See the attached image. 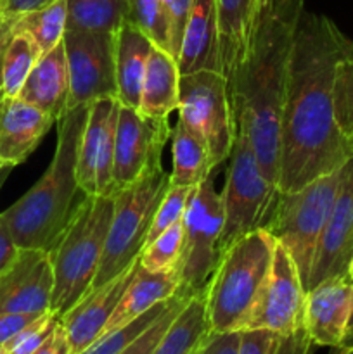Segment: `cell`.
Masks as SVG:
<instances>
[{
	"mask_svg": "<svg viewBox=\"0 0 353 354\" xmlns=\"http://www.w3.org/2000/svg\"><path fill=\"white\" fill-rule=\"evenodd\" d=\"M258 6L260 0H217L220 68L228 85L244 55Z\"/></svg>",
	"mask_w": 353,
	"mask_h": 354,
	"instance_id": "cell-24",
	"label": "cell"
},
{
	"mask_svg": "<svg viewBox=\"0 0 353 354\" xmlns=\"http://www.w3.org/2000/svg\"><path fill=\"white\" fill-rule=\"evenodd\" d=\"M137 266L138 259L116 279L109 280L99 289L90 290L78 304L59 318L68 335L73 354L83 353L104 334V328L113 317L121 296L137 273Z\"/></svg>",
	"mask_w": 353,
	"mask_h": 354,
	"instance_id": "cell-18",
	"label": "cell"
},
{
	"mask_svg": "<svg viewBox=\"0 0 353 354\" xmlns=\"http://www.w3.org/2000/svg\"><path fill=\"white\" fill-rule=\"evenodd\" d=\"M341 169L343 166L318 176L294 192H279L272 218L265 227L289 251L305 289L318 241L338 196Z\"/></svg>",
	"mask_w": 353,
	"mask_h": 354,
	"instance_id": "cell-7",
	"label": "cell"
},
{
	"mask_svg": "<svg viewBox=\"0 0 353 354\" xmlns=\"http://www.w3.org/2000/svg\"><path fill=\"white\" fill-rule=\"evenodd\" d=\"M346 40L327 16L303 10L280 114L279 192L300 190L353 156L334 111L336 66Z\"/></svg>",
	"mask_w": 353,
	"mask_h": 354,
	"instance_id": "cell-1",
	"label": "cell"
},
{
	"mask_svg": "<svg viewBox=\"0 0 353 354\" xmlns=\"http://www.w3.org/2000/svg\"><path fill=\"white\" fill-rule=\"evenodd\" d=\"M54 118L19 97L0 99V169L30 158L51 130Z\"/></svg>",
	"mask_w": 353,
	"mask_h": 354,
	"instance_id": "cell-19",
	"label": "cell"
},
{
	"mask_svg": "<svg viewBox=\"0 0 353 354\" xmlns=\"http://www.w3.org/2000/svg\"><path fill=\"white\" fill-rule=\"evenodd\" d=\"M180 69L175 55L152 47L145 68L141 93V111L144 116L168 120L170 114L179 109Z\"/></svg>",
	"mask_w": 353,
	"mask_h": 354,
	"instance_id": "cell-25",
	"label": "cell"
},
{
	"mask_svg": "<svg viewBox=\"0 0 353 354\" xmlns=\"http://www.w3.org/2000/svg\"><path fill=\"white\" fill-rule=\"evenodd\" d=\"M170 133L168 120L149 118L138 109L120 106L114 140V196L137 182L149 166L161 162Z\"/></svg>",
	"mask_w": 353,
	"mask_h": 354,
	"instance_id": "cell-14",
	"label": "cell"
},
{
	"mask_svg": "<svg viewBox=\"0 0 353 354\" xmlns=\"http://www.w3.org/2000/svg\"><path fill=\"white\" fill-rule=\"evenodd\" d=\"M118 97L93 100L78 147L76 180L85 196H114V140L120 114Z\"/></svg>",
	"mask_w": 353,
	"mask_h": 354,
	"instance_id": "cell-13",
	"label": "cell"
},
{
	"mask_svg": "<svg viewBox=\"0 0 353 354\" xmlns=\"http://www.w3.org/2000/svg\"><path fill=\"white\" fill-rule=\"evenodd\" d=\"M170 187L161 162L149 166L141 178L114 196V211L106 248L92 289H99L134 265L145 248L156 209ZM90 289V290H92Z\"/></svg>",
	"mask_w": 353,
	"mask_h": 354,
	"instance_id": "cell-6",
	"label": "cell"
},
{
	"mask_svg": "<svg viewBox=\"0 0 353 354\" xmlns=\"http://www.w3.org/2000/svg\"><path fill=\"white\" fill-rule=\"evenodd\" d=\"M114 196H85L48 251L54 273L51 311L61 318L92 289L106 248Z\"/></svg>",
	"mask_w": 353,
	"mask_h": 354,
	"instance_id": "cell-4",
	"label": "cell"
},
{
	"mask_svg": "<svg viewBox=\"0 0 353 354\" xmlns=\"http://www.w3.org/2000/svg\"><path fill=\"white\" fill-rule=\"evenodd\" d=\"M66 30L71 31L114 35L128 19L127 0H66Z\"/></svg>",
	"mask_w": 353,
	"mask_h": 354,
	"instance_id": "cell-28",
	"label": "cell"
},
{
	"mask_svg": "<svg viewBox=\"0 0 353 354\" xmlns=\"http://www.w3.org/2000/svg\"><path fill=\"white\" fill-rule=\"evenodd\" d=\"M192 190H194L192 187H175V185L168 187L161 204H159L158 209H156L154 218H152V223H151V228H149L145 245H149L154 239H158L166 228H170L172 225H175L176 221L182 220Z\"/></svg>",
	"mask_w": 353,
	"mask_h": 354,
	"instance_id": "cell-35",
	"label": "cell"
},
{
	"mask_svg": "<svg viewBox=\"0 0 353 354\" xmlns=\"http://www.w3.org/2000/svg\"><path fill=\"white\" fill-rule=\"evenodd\" d=\"M66 19H68L66 0H54L42 9L19 17L12 24L14 28L28 31L40 47L42 54H47L59 44H62L66 33Z\"/></svg>",
	"mask_w": 353,
	"mask_h": 354,
	"instance_id": "cell-30",
	"label": "cell"
},
{
	"mask_svg": "<svg viewBox=\"0 0 353 354\" xmlns=\"http://www.w3.org/2000/svg\"><path fill=\"white\" fill-rule=\"evenodd\" d=\"M180 75L220 68L217 0H192L179 57Z\"/></svg>",
	"mask_w": 353,
	"mask_h": 354,
	"instance_id": "cell-20",
	"label": "cell"
},
{
	"mask_svg": "<svg viewBox=\"0 0 353 354\" xmlns=\"http://www.w3.org/2000/svg\"><path fill=\"white\" fill-rule=\"evenodd\" d=\"M38 317L40 315H0V344L9 342L14 335L19 334L23 328H26Z\"/></svg>",
	"mask_w": 353,
	"mask_h": 354,
	"instance_id": "cell-43",
	"label": "cell"
},
{
	"mask_svg": "<svg viewBox=\"0 0 353 354\" xmlns=\"http://www.w3.org/2000/svg\"><path fill=\"white\" fill-rule=\"evenodd\" d=\"M62 44L69 71L68 109L118 97L114 35L66 30Z\"/></svg>",
	"mask_w": 353,
	"mask_h": 354,
	"instance_id": "cell-11",
	"label": "cell"
},
{
	"mask_svg": "<svg viewBox=\"0 0 353 354\" xmlns=\"http://www.w3.org/2000/svg\"><path fill=\"white\" fill-rule=\"evenodd\" d=\"M35 354H73L71 346H69L68 341V335H66V330L64 327H62L61 320H59L57 327H55L51 339H48V341Z\"/></svg>",
	"mask_w": 353,
	"mask_h": 354,
	"instance_id": "cell-45",
	"label": "cell"
},
{
	"mask_svg": "<svg viewBox=\"0 0 353 354\" xmlns=\"http://www.w3.org/2000/svg\"><path fill=\"white\" fill-rule=\"evenodd\" d=\"M12 23L14 21L6 19V17L0 16V99L3 97V90H2V59H3V50H6L7 40H9L10 30H12Z\"/></svg>",
	"mask_w": 353,
	"mask_h": 354,
	"instance_id": "cell-46",
	"label": "cell"
},
{
	"mask_svg": "<svg viewBox=\"0 0 353 354\" xmlns=\"http://www.w3.org/2000/svg\"><path fill=\"white\" fill-rule=\"evenodd\" d=\"M277 239L266 228L251 232L221 251L204 289L210 332H242L272 266Z\"/></svg>",
	"mask_w": 353,
	"mask_h": 354,
	"instance_id": "cell-5",
	"label": "cell"
},
{
	"mask_svg": "<svg viewBox=\"0 0 353 354\" xmlns=\"http://www.w3.org/2000/svg\"><path fill=\"white\" fill-rule=\"evenodd\" d=\"M329 354H353V353L345 351V349H341V348H331V353Z\"/></svg>",
	"mask_w": 353,
	"mask_h": 354,
	"instance_id": "cell-49",
	"label": "cell"
},
{
	"mask_svg": "<svg viewBox=\"0 0 353 354\" xmlns=\"http://www.w3.org/2000/svg\"><path fill=\"white\" fill-rule=\"evenodd\" d=\"M152 47L154 44L130 19H125L114 33V69L121 106L132 109L141 106L142 83Z\"/></svg>",
	"mask_w": 353,
	"mask_h": 354,
	"instance_id": "cell-21",
	"label": "cell"
},
{
	"mask_svg": "<svg viewBox=\"0 0 353 354\" xmlns=\"http://www.w3.org/2000/svg\"><path fill=\"white\" fill-rule=\"evenodd\" d=\"M277 339L270 330H242L239 354H273Z\"/></svg>",
	"mask_w": 353,
	"mask_h": 354,
	"instance_id": "cell-39",
	"label": "cell"
},
{
	"mask_svg": "<svg viewBox=\"0 0 353 354\" xmlns=\"http://www.w3.org/2000/svg\"><path fill=\"white\" fill-rule=\"evenodd\" d=\"M227 161V176L220 192L224 203V228L218 242L220 254L244 235L265 228L279 196V189L263 175L248 135L241 128H237Z\"/></svg>",
	"mask_w": 353,
	"mask_h": 354,
	"instance_id": "cell-8",
	"label": "cell"
},
{
	"mask_svg": "<svg viewBox=\"0 0 353 354\" xmlns=\"http://www.w3.org/2000/svg\"><path fill=\"white\" fill-rule=\"evenodd\" d=\"M353 315V282L346 273L322 280L307 290L305 328L314 346L339 348Z\"/></svg>",
	"mask_w": 353,
	"mask_h": 354,
	"instance_id": "cell-17",
	"label": "cell"
},
{
	"mask_svg": "<svg viewBox=\"0 0 353 354\" xmlns=\"http://www.w3.org/2000/svg\"><path fill=\"white\" fill-rule=\"evenodd\" d=\"M241 332H210L196 354H239Z\"/></svg>",
	"mask_w": 353,
	"mask_h": 354,
	"instance_id": "cell-40",
	"label": "cell"
},
{
	"mask_svg": "<svg viewBox=\"0 0 353 354\" xmlns=\"http://www.w3.org/2000/svg\"><path fill=\"white\" fill-rule=\"evenodd\" d=\"M172 137V173L170 185L197 187L211 175L210 152L206 142L197 131L187 127L182 120L176 121L170 133Z\"/></svg>",
	"mask_w": 353,
	"mask_h": 354,
	"instance_id": "cell-26",
	"label": "cell"
},
{
	"mask_svg": "<svg viewBox=\"0 0 353 354\" xmlns=\"http://www.w3.org/2000/svg\"><path fill=\"white\" fill-rule=\"evenodd\" d=\"M311 349H314V342L307 328L303 327L293 334L279 335L273 354H311Z\"/></svg>",
	"mask_w": 353,
	"mask_h": 354,
	"instance_id": "cell-41",
	"label": "cell"
},
{
	"mask_svg": "<svg viewBox=\"0 0 353 354\" xmlns=\"http://www.w3.org/2000/svg\"><path fill=\"white\" fill-rule=\"evenodd\" d=\"M57 324L59 317H55L52 311L40 315L37 320L31 322L26 328L3 344V354H35L51 339Z\"/></svg>",
	"mask_w": 353,
	"mask_h": 354,
	"instance_id": "cell-36",
	"label": "cell"
},
{
	"mask_svg": "<svg viewBox=\"0 0 353 354\" xmlns=\"http://www.w3.org/2000/svg\"><path fill=\"white\" fill-rule=\"evenodd\" d=\"M189 299L190 297L176 294V296L170 301V306L166 308L165 313H163L161 317H159L158 320L147 328V330L142 332V334L138 335L130 346H127V348H125L120 354H152L154 348L158 346V342L161 341V337L165 335L166 328H168L170 324L175 320L179 311L182 310L183 304H185Z\"/></svg>",
	"mask_w": 353,
	"mask_h": 354,
	"instance_id": "cell-37",
	"label": "cell"
},
{
	"mask_svg": "<svg viewBox=\"0 0 353 354\" xmlns=\"http://www.w3.org/2000/svg\"><path fill=\"white\" fill-rule=\"evenodd\" d=\"M183 249L179 263L180 296L204 292L220 258L224 203L215 189L213 176L194 187L183 213Z\"/></svg>",
	"mask_w": 353,
	"mask_h": 354,
	"instance_id": "cell-9",
	"label": "cell"
},
{
	"mask_svg": "<svg viewBox=\"0 0 353 354\" xmlns=\"http://www.w3.org/2000/svg\"><path fill=\"white\" fill-rule=\"evenodd\" d=\"M42 50L28 31L10 30L2 59V90L3 97H17L31 69L42 57Z\"/></svg>",
	"mask_w": 353,
	"mask_h": 354,
	"instance_id": "cell-29",
	"label": "cell"
},
{
	"mask_svg": "<svg viewBox=\"0 0 353 354\" xmlns=\"http://www.w3.org/2000/svg\"><path fill=\"white\" fill-rule=\"evenodd\" d=\"M54 273L48 251L19 249L16 261L0 277V315L51 311Z\"/></svg>",
	"mask_w": 353,
	"mask_h": 354,
	"instance_id": "cell-15",
	"label": "cell"
},
{
	"mask_svg": "<svg viewBox=\"0 0 353 354\" xmlns=\"http://www.w3.org/2000/svg\"><path fill=\"white\" fill-rule=\"evenodd\" d=\"M339 348H341V349H345V351H350V353H353V330L346 332V335H345V341H343V344L339 346Z\"/></svg>",
	"mask_w": 353,
	"mask_h": 354,
	"instance_id": "cell-47",
	"label": "cell"
},
{
	"mask_svg": "<svg viewBox=\"0 0 353 354\" xmlns=\"http://www.w3.org/2000/svg\"><path fill=\"white\" fill-rule=\"evenodd\" d=\"M353 251V156L343 165L341 183L311 263L307 290L329 277L343 275Z\"/></svg>",
	"mask_w": 353,
	"mask_h": 354,
	"instance_id": "cell-16",
	"label": "cell"
},
{
	"mask_svg": "<svg viewBox=\"0 0 353 354\" xmlns=\"http://www.w3.org/2000/svg\"><path fill=\"white\" fill-rule=\"evenodd\" d=\"M353 330V315H352V320H350V327H348V332Z\"/></svg>",
	"mask_w": 353,
	"mask_h": 354,
	"instance_id": "cell-50",
	"label": "cell"
},
{
	"mask_svg": "<svg viewBox=\"0 0 353 354\" xmlns=\"http://www.w3.org/2000/svg\"><path fill=\"white\" fill-rule=\"evenodd\" d=\"M0 354H3V344H0Z\"/></svg>",
	"mask_w": 353,
	"mask_h": 354,
	"instance_id": "cell-51",
	"label": "cell"
},
{
	"mask_svg": "<svg viewBox=\"0 0 353 354\" xmlns=\"http://www.w3.org/2000/svg\"><path fill=\"white\" fill-rule=\"evenodd\" d=\"M17 254H19V248H17L16 242H14L7 225L3 223V220L0 218V277L12 266Z\"/></svg>",
	"mask_w": 353,
	"mask_h": 354,
	"instance_id": "cell-44",
	"label": "cell"
},
{
	"mask_svg": "<svg viewBox=\"0 0 353 354\" xmlns=\"http://www.w3.org/2000/svg\"><path fill=\"white\" fill-rule=\"evenodd\" d=\"M173 299V297H172ZM165 301V303L156 304L154 308H151L149 311H145L144 315L137 317L135 320H132L130 324L123 325V327L116 328V330H111L107 334L100 335L92 346L85 349L80 354H120L127 346H130L142 332L147 330L159 317L166 311V308L170 306V301Z\"/></svg>",
	"mask_w": 353,
	"mask_h": 354,
	"instance_id": "cell-34",
	"label": "cell"
},
{
	"mask_svg": "<svg viewBox=\"0 0 353 354\" xmlns=\"http://www.w3.org/2000/svg\"><path fill=\"white\" fill-rule=\"evenodd\" d=\"M127 3L128 19L144 31L154 47L172 54V31L163 0H127Z\"/></svg>",
	"mask_w": 353,
	"mask_h": 354,
	"instance_id": "cell-32",
	"label": "cell"
},
{
	"mask_svg": "<svg viewBox=\"0 0 353 354\" xmlns=\"http://www.w3.org/2000/svg\"><path fill=\"white\" fill-rule=\"evenodd\" d=\"M168 12L170 31H172V54L179 57L180 44H182L183 30H185L187 17H189L192 0H163Z\"/></svg>",
	"mask_w": 353,
	"mask_h": 354,
	"instance_id": "cell-38",
	"label": "cell"
},
{
	"mask_svg": "<svg viewBox=\"0 0 353 354\" xmlns=\"http://www.w3.org/2000/svg\"><path fill=\"white\" fill-rule=\"evenodd\" d=\"M52 2L54 0H0V16L9 21H16Z\"/></svg>",
	"mask_w": 353,
	"mask_h": 354,
	"instance_id": "cell-42",
	"label": "cell"
},
{
	"mask_svg": "<svg viewBox=\"0 0 353 354\" xmlns=\"http://www.w3.org/2000/svg\"><path fill=\"white\" fill-rule=\"evenodd\" d=\"M345 273H346V277H348V279L353 282V251H352V256H350L348 265H346V272Z\"/></svg>",
	"mask_w": 353,
	"mask_h": 354,
	"instance_id": "cell-48",
	"label": "cell"
},
{
	"mask_svg": "<svg viewBox=\"0 0 353 354\" xmlns=\"http://www.w3.org/2000/svg\"><path fill=\"white\" fill-rule=\"evenodd\" d=\"M183 249V221H176L166 228L158 239L145 245L138 256V263L151 273L168 272L179 268Z\"/></svg>",
	"mask_w": 353,
	"mask_h": 354,
	"instance_id": "cell-33",
	"label": "cell"
},
{
	"mask_svg": "<svg viewBox=\"0 0 353 354\" xmlns=\"http://www.w3.org/2000/svg\"><path fill=\"white\" fill-rule=\"evenodd\" d=\"M176 292H179V268L151 273L142 268L138 263L137 273L121 296L113 317L109 318L104 328V334L130 324L132 320L144 315L156 304L175 297Z\"/></svg>",
	"mask_w": 353,
	"mask_h": 354,
	"instance_id": "cell-23",
	"label": "cell"
},
{
	"mask_svg": "<svg viewBox=\"0 0 353 354\" xmlns=\"http://www.w3.org/2000/svg\"><path fill=\"white\" fill-rule=\"evenodd\" d=\"M305 0H260L244 55L228 85L235 124L272 185L280 171V114Z\"/></svg>",
	"mask_w": 353,
	"mask_h": 354,
	"instance_id": "cell-2",
	"label": "cell"
},
{
	"mask_svg": "<svg viewBox=\"0 0 353 354\" xmlns=\"http://www.w3.org/2000/svg\"><path fill=\"white\" fill-rule=\"evenodd\" d=\"M89 106L68 109L57 123V144L42 178L0 218L19 249L51 251L69 221L80 190L76 180L78 147Z\"/></svg>",
	"mask_w": 353,
	"mask_h": 354,
	"instance_id": "cell-3",
	"label": "cell"
},
{
	"mask_svg": "<svg viewBox=\"0 0 353 354\" xmlns=\"http://www.w3.org/2000/svg\"><path fill=\"white\" fill-rule=\"evenodd\" d=\"M179 120L206 142L211 168L227 161L234 147L237 124L224 73L203 69L180 75Z\"/></svg>",
	"mask_w": 353,
	"mask_h": 354,
	"instance_id": "cell-10",
	"label": "cell"
},
{
	"mask_svg": "<svg viewBox=\"0 0 353 354\" xmlns=\"http://www.w3.org/2000/svg\"><path fill=\"white\" fill-rule=\"evenodd\" d=\"M307 289L289 251L277 241L269 277L244 330L287 335L305 327Z\"/></svg>",
	"mask_w": 353,
	"mask_h": 354,
	"instance_id": "cell-12",
	"label": "cell"
},
{
	"mask_svg": "<svg viewBox=\"0 0 353 354\" xmlns=\"http://www.w3.org/2000/svg\"><path fill=\"white\" fill-rule=\"evenodd\" d=\"M336 121L353 149V40H346L336 66L334 78Z\"/></svg>",
	"mask_w": 353,
	"mask_h": 354,
	"instance_id": "cell-31",
	"label": "cell"
},
{
	"mask_svg": "<svg viewBox=\"0 0 353 354\" xmlns=\"http://www.w3.org/2000/svg\"><path fill=\"white\" fill-rule=\"evenodd\" d=\"M17 97L51 114L54 121L68 111L69 71L64 44L38 59Z\"/></svg>",
	"mask_w": 353,
	"mask_h": 354,
	"instance_id": "cell-22",
	"label": "cell"
},
{
	"mask_svg": "<svg viewBox=\"0 0 353 354\" xmlns=\"http://www.w3.org/2000/svg\"><path fill=\"white\" fill-rule=\"evenodd\" d=\"M208 334L206 301L201 292L183 304L152 354H196Z\"/></svg>",
	"mask_w": 353,
	"mask_h": 354,
	"instance_id": "cell-27",
	"label": "cell"
}]
</instances>
